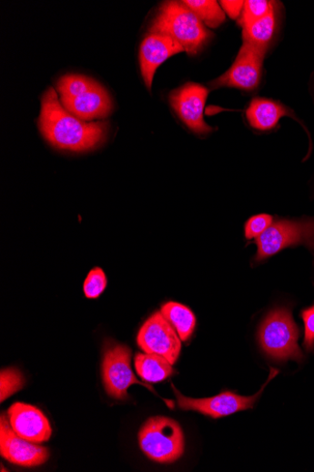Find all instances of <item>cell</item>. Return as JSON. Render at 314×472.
Masks as SVG:
<instances>
[{
    "label": "cell",
    "instance_id": "6da1fadb",
    "mask_svg": "<svg viewBox=\"0 0 314 472\" xmlns=\"http://www.w3.org/2000/svg\"><path fill=\"white\" fill-rule=\"evenodd\" d=\"M43 136L56 149L84 152L96 149L106 138L107 125L88 123L70 113L59 100L54 88L45 93L39 117Z\"/></svg>",
    "mask_w": 314,
    "mask_h": 472
},
{
    "label": "cell",
    "instance_id": "7a4b0ae2",
    "mask_svg": "<svg viewBox=\"0 0 314 472\" xmlns=\"http://www.w3.org/2000/svg\"><path fill=\"white\" fill-rule=\"evenodd\" d=\"M149 32L174 39L190 56L201 51L212 37L204 23L183 2L162 5Z\"/></svg>",
    "mask_w": 314,
    "mask_h": 472
},
{
    "label": "cell",
    "instance_id": "3957f363",
    "mask_svg": "<svg viewBox=\"0 0 314 472\" xmlns=\"http://www.w3.org/2000/svg\"><path fill=\"white\" fill-rule=\"evenodd\" d=\"M300 330L292 312L287 308L271 310L261 324L258 340L267 355L279 362L294 361L302 363L303 352L299 345Z\"/></svg>",
    "mask_w": 314,
    "mask_h": 472
},
{
    "label": "cell",
    "instance_id": "277c9868",
    "mask_svg": "<svg viewBox=\"0 0 314 472\" xmlns=\"http://www.w3.org/2000/svg\"><path fill=\"white\" fill-rule=\"evenodd\" d=\"M138 444L148 458L170 464L185 453V435L180 425L168 417L148 419L139 430Z\"/></svg>",
    "mask_w": 314,
    "mask_h": 472
},
{
    "label": "cell",
    "instance_id": "5b68a950",
    "mask_svg": "<svg viewBox=\"0 0 314 472\" xmlns=\"http://www.w3.org/2000/svg\"><path fill=\"white\" fill-rule=\"evenodd\" d=\"M256 245L258 247L257 262L296 246H305L314 251V220L275 222L256 239Z\"/></svg>",
    "mask_w": 314,
    "mask_h": 472
},
{
    "label": "cell",
    "instance_id": "8992f818",
    "mask_svg": "<svg viewBox=\"0 0 314 472\" xmlns=\"http://www.w3.org/2000/svg\"><path fill=\"white\" fill-rule=\"evenodd\" d=\"M279 371L270 369V375L262 389L252 396H242L230 391H225L217 396L203 399H193L184 396L174 385L173 390L177 398L178 406L185 411H195L212 419L230 416L235 413L252 409L263 394L269 382L279 374Z\"/></svg>",
    "mask_w": 314,
    "mask_h": 472
},
{
    "label": "cell",
    "instance_id": "52a82bcc",
    "mask_svg": "<svg viewBox=\"0 0 314 472\" xmlns=\"http://www.w3.org/2000/svg\"><path fill=\"white\" fill-rule=\"evenodd\" d=\"M132 351L127 345L110 346L105 351L102 363L104 387L109 397L124 400L128 389L137 383L157 394L155 390L137 379L131 368Z\"/></svg>",
    "mask_w": 314,
    "mask_h": 472
},
{
    "label": "cell",
    "instance_id": "ba28073f",
    "mask_svg": "<svg viewBox=\"0 0 314 472\" xmlns=\"http://www.w3.org/2000/svg\"><path fill=\"white\" fill-rule=\"evenodd\" d=\"M137 345L147 353H156L175 365L182 349L177 330L160 311L154 313L138 331Z\"/></svg>",
    "mask_w": 314,
    "mask_h": 472
},
{
    "label": "cell",
    "instance_id": "9c48e42d",
    "mask_svg": "<svg viewBox=\"0 0 314 472\" xmlns=\"http://www.w3.org/2000/svg\"><path fill=\"white\" fill-rule=\"evenodd\" d=\"M209 91L203 85L189 82L170 93L169 101L180 120L194 132L213 131L204 120V110Z\"/></svg>",
    "mask_w": 314,
    "mask_h": 472
},
{
    "label": "cell",
    "instance_id": "30bf717a",
    "mask_svg": "<svg viewBox=\"0 0 314 472\" xmlns=\"http://www.w3.org/2000/svg\"><path fill=\"white\" fill-rule=\"evenodd\" d=\"M266 52L243 44L232 68L212 82L214 88L234 87L251 91L258 87Z\"/></svg>",
    "mask_w": 314,
    "mask_h": 472
},
{
    "label": "cell",
    "instance_id": "8fae6325",
    "mask_svg": "<svg viewBox=\"0 0 314 472\" xmlns=\"http://www.w3.org/2000/svg\"><path fill=\"white\" fill-rule=\"evenodd\" d=\"M0 454L10 463L25 467L41 466L49 458L46 447L20 437L5 414L0 419Z\"/></svg>",
    "mask_w": 314,
    "mask_h": 472
},
{
    "label": "cell",
    "instance_id": "7c38bea8",
    "mask_svg": "<svg viewBox=\"0 0 314 472\" xmlns=\"http://www.w3.org/2000/svg\"><path fill=\"white\" fill-rule=\"evenodd\" d=\"M8 419L13 430L32 444H43L52 435L49 421L44 413L34 405L14 404L8 410Z\"/></svg>",
    "mask_w": 314,
    "mask_h": 472
},
{
    "label": "cell",
    "instance_id": "4fadbf2b",
    "mask_svg": "<svg viewBox=\"0 0 314 472\" xmlns=\"http://www.w3.org/2000/svg\"><path fill=\"white\" fill-rule=\"evenodd\" d=\"M183 51L181 45L165 36L150 34L142 42L139 50L140 69L149 91L157 68L168 58Z\"/></svg>",
    "mask_w": 314,
    "mask_h": 472
},
{
    "label": "cell",
    "instance_id": "5bb4252c",
    "mask_svg": "<svg viewBox=\"0 0 314 472\" xmlns=\"http://www.w3.org/2000/svg\"><path fill=\"white\" fill-rule=\"evenodd\" d=\"M64 107L82 121L106 118L111 112V100L101 85L72 100H61Z\"/></svg>",
    "mask_w": 314,
    "mask_h": 472
},
{
    "label": "cell",
    "instance_id": "9a60e30c",
    "mask_svg": "<svg viewBox=\"0 0 314 472\" xmlns=\"http://www.w3.org/2000/svg\"><path fill=\"white\" fill-rule=\"evenodd\" d=\"M289 114L287 108L280 103L265 99H254L246 112L249 125L264 131L274 129L280 118Z\"/></svg>",
    "mask_w": 314,
    "mask_h": 472
},
{
    "label": "cell",
    "instance_id": "2e32d148",
    "mask_svg": "<svg viewBox=\"0 0 314 472\" xmlns=\"http://www.w3.org/2000/svg\"><path fill=\"white\" fill-rule=\"evenodd\" d=\"M135 368L139 377L148 383L162 382L177 372L167 359L147 352L137 353Z\"/></svg>",
    "mask_w": 314,
    "mask_h": 472
},
{
    "label": "cell",
    "instance_id": "e0dca14e",
    "mask_svg": "<svg viewBox=\"0 0 314 472\" xmlns=\"http://www.w3.org/2000/svg\"><path fill=\"white\" fill-rule=\"evenodd\" d=\"M160 312L174 327L182 341L191 338L197 320L190 309L179 303L168 302L162 306Z\"/></svg>",
    "mask_w": 314,
    "mask_h": 472
},
{
    "label": "cell",
    "instance_id": "ac0fdd59",
    "mask_svg": "<svg viewBox=\"0 0 314 472\" xmlns=\"http://www.w3.org/2000/svg\"><path fill=\"white\" fill-rule=\"evenodd\" d=\"M276 26L275 11L262 19L243 27L244 44L249 45L263 52H267Z\"/></svg>",
    "mask_w": 314,
    "mask_h": 472
},
{
    "label": "cell",
    "instance_id": "d6986e66",
    "mask_svg": "<svg viewBox=\"0 0 314 472\" xmlns=\"http://www.w3.org/2000/svg\"><path fill=\"white\" fill-rule=\"evenodd\" d=\"M206 26L218 27L225 21L218 3L213 0H187L183 2Z\"/></svg>",
    "mask_w": 314,
    "mask_h": 472
},
{
    "label": "cell",
    "instance_id": "ffe728a7",
    "mask_svg": "<svg viewBox=\"0 0 314 472\" xmlns=\"http://www.w3.org/2000/svg\"><path fill=\"white\" fill-rule=\"evenodd\" d=\"M98 85L95 80L80 75H68L58 82L61 100L75 99L94 89Z\"/></svg>",
    "mask_w": 314,
    "mask_h": 472
},
{
    "label": "cell",
    "instance_id": "44dd1931",
    "mask_svg": "<svg viewBox=\"0 0 314 472\" xmlns=\"http://www.w3.org/2000/svg\"><path fill=\"white\" fill-rule=\"evenodd\" d=\"M25 377L16 368H7L0 373V402L21 391L25 385Z\"/></svg>",
    "mask_w": 314,
    "mask_h": 472
},
{
    "label": "cell",
    "instance_id": "7402d4cb",
    "mask_svg": "<svg viewBox=\"0 0 314 472\" xmlns=\"http://www.w3.org/2000/svg\"><path fill=\"white\" fill-rule=\"evenodd\" d=\"M274 10V5L267 0H248L245 2L239 24L246 27L258 21Z\"/></svg>",
    "mask_w": 314,
    "mask_h": 472
},
{
    "label": "cell",
    "instance_id": "603a6c76",
    "mask_svg": "<svg viewBox=\"0 0 314 472\" xmlns=\"http://www.w3.org/2000/svg\"><path fill=\"white\" fill-rule=\"evenodd\" d=\"M107 279L105 272L99 267L93 269L84 282L85 297L89 299H98L105 291Z\"/></svg>",
    "mask_w": 314,
    "mask_h": 472
},
{
    "label": "cell",
    "instance_id": "cb8c5ba5",
    "mask_svg": "<svg viewBox=\"0 0 314 472\" xmlns=\"http://www.w3.org/2000/svg\"><path fill=\"white\" fill-rule=\"evenodd\" d=\"M273 224V217L268 215H259L251 217L245 226V237L248 240L259 238Z\"/></svg>",
    "mask_w": 314,
    "mask_h": 472
},
{
    "label": "cell",
    "instance_id": "d4e9b609",
    "mask_svg": "<svg viewBox=\"0 0 314 472\" xmlns=\"http://www.w3.org/2000/svg\"><path fill=\"white\" fill-rule=\"evenodd\" d=\"M304 321L303 347L306 351H314V305L301 311Z\"/></svg>",
    "mask_w": 314,
    "mask_h": 472
},
{
    "label": "cell",
    "instance_id": "484cf974",
    "mask_svg": "<svg viewBox=\"0 0 314 472\" xmlns=\"http://www.w3.org/2000/svg\"><path fill=\"white\" fill-rule=\"evenodd\" d=\"M245 2H236V0H223L220 5L223 10L233 19L238 18L243 11Z\"/></svg>",
    "mask_w": 314,
    "mask_h": 472
}]
</instances>
